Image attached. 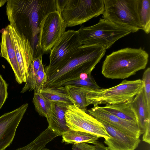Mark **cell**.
Listing matches in <instances>:
<instances>
[{"label":"cell","mask_w":150,"mask_h":150,"mask_svg":"<svg viewBox=\"0 0 150 150\" xmlns=\"http://www.w3.org/2000/svg\"><path fill=\"white\" fill-rule=\"evenodd\" d=\"M6 8L10 24L28 38L34 55L41 54L40 24L48 14L57 11L55 0H7Z\"/></svg>","instance_id":"obj_1"},{"label":"cell","mask_w":150,"mask_h":150,"mask_svg":"<svg viewBox=\"0 0 150 150\" xmlns=\"http://www.w3.org/2000/svg\"><path fill=\"white\" fill-rule=\"evenodd\" d=\"M105 52L106 50L100 45H82L64 66L46 75L43 88L64 86L68 82L79 79L82 73L91 75Z\"/></svg>","instance_id":"obj_2"},{"label":"cell","mask_w":150,"mask_h":150,"mask_svg":"<svg viewBox=\"0 0 150 150\" xmlns=\"http://www.w3.org/2000/svg\"><path fill=\"white\" fill-rule=\"evenodd\" d=\"M149 54L141 47H127L107 55L103 62L101 73L105 77L123 79L146 68Z\"/></svg>","instance_id":"obj_3"},{"label":"cell","mask_w":150,"mask_h":150,"mask_svg":"<svg viewBox=\"0 0 150 150\" xmlns=\"http://www.w3.org/2000/svg\"><path fill=\"white\" fill-rule=\"evenodd\" d=\"M86 93L87 107L90 105H115L132 100L142 90V79L129 81L124 80L119 84L108 88L94 90L81 87Z\"/></svg>","instance_id":"obj_4"},{"label":"cell","mask_w":150,"mask_h":150,"mask_svg":"<svg viewBox=\"0 0 150 150\" xmlns=\"http://www.w3.org/2000/svg\"><path fill=\"white\" fill-rule=\"evenodd\" d=\"M103 1V18L131 33L142 30L138 13L139 0Z\"/></svg>","instance_id":"obj_5"},{"label":"cell","mask_w":150,"mask_h":150,"mask_svg":"<svg viewBox=\"0 0 150 150\" xmlns=\"http://www.w3.org/2000/svg\"><path fill=\"white\" fill-rule=\"evenodd\" d=\"M78 31L82 45H99L106 50L117 41L131 33L104 18H100L94 25L81 26Z\"/></svg>","instance_id":"obj_6"},{"label":"cell","mask_w":150,"mask_h":150,"mask_svg":"<svg viewBox=\"0 0 150 150\" xmlns=\"http://www.w3.org/2000/svg\"><path fill=\"white\" fill-rule=\"evenodd\" d=\"M103 0H67L60 13L67 27L82 24L103 13Z\"/></svg>","instance_id":"obj_7"},{"label":"cell","mask_w":150,"mask_h":150,"mask_svg":"<svg viewBox=\"0 0 150 150\" xmlns=\"http://www.w3.org/2000/svg\"><path fill=\"white\" fill-rule=\"evenodd\" d=\"M82 46L78 30L66 31L50 52L49 64L45 69L46 75L62 67Z\"/></svg>","instance_id":"obj_8"},{"label":"cell","mask_w":150,"mask_h":150,"mask_svg":"<svg viewBox=\"0 0 150 150\" xmlns=\"http://www.w3.org/2000/svg\"><path fill=\"white\" fill-rule=\"evenodd\" d=\"M65 116L70 130L90 133L105 139L111 137L101 122L75 104L67 105Z\"/></svg>","instance_id":"obj_9"},{"label":"cell","mask_w":150,"mask_h":150,"mask_svg":"<svg viewBox=\"0 0 150 150\" xmlns=\"http://www.w3.org/2000/svg\"><path fill=\"white\" fill-rule=\"evenodd\" d=\"M67 26L60 13L57 11L48 14L40 25L39 45L43 54L52 49L65 32Z\"/></svg>","instance_id":"obj_10"},{"label":"cell","mask_w":150,"mask_h":150,"mask_svg":"<svg viewBox=\"0 0 150 150\" xmlns=\"http://www.w3.org/2000/svg\"><path fill=\"white\" fill-rule=\"evenodd\" d=\"M6 28L13 44L23 82L25 83L29 68L34 59L33 49L29 40L23 34L20 33L10 24Z\"/></svg>","instance_id":"obj_11"},{"label":"cell","mask_w":150,"mask_h":150,"mask_svg":"<svg viewBox=\"0 0 150 150\" xmlns=\"http://www.w3.org/2000/svg\"><path fill=\"white\" fill-rule=\"evenodd\" d=\"M28 106V103L23 104L0 117V150H5L12 143Z\"/></svg>","instance_id":"obj_12"},{"label":"cell","mask_w":150,"mask_h":150,"mask_svg":"<svg viewBox=\"0 0 150 150\" xmlns=\"http://www.w3.org/2000/svg\"><path fill=\"white\" fill-rule=\"evenodd\" d=\"M88 113L99 121L103 122L130 136L139 138L141 134L137 124L121 119L105 111L98 105L87 110Z\"/></svg>","instance_id":"obj_13"},{"label":"cell","mask_w":150,"mask_h":150,"mask_svg":"<svg viewBox=\"0 0 150 150\" xmlns=\"http://www.w3.org/2000/svg\"><path fill=\"white\" fill-rule=\"evenodd\" d=\"M106 131L111 137L105 139L104 143L110 150H135L140 142L139 138L126 134L103 122Z\"/></svg>","instance_id":"obj_14"},{"label":"cell","mask_w":150,"mask_h":150,"mask_svg":"<svg viewBox=\"0 0 150 150\" xmlns=\"http://www.w3.org/2000/svg\"><path fill=\"white\" fill-rule=\"evenodd\" d=\"M68 104L62 102L52 101L46 117L48 127L52 131L62 136L69 130L66 125L65 114Z\"/></svg>","instance_id":"obj_15"},{"label":"cell","mask_w":150,"mask_h":150,"mask_svg":"<svg viewBox=\"0 0 150 150\" xmlns=\"http://www.w3.org/2000/svg\"><path fill=\"white\" fill-rule=\"evenodd\" d=\"M1 41L0 43L1 53L11 66L18 83L23 82L16 59L14 47L9 33L6 29L1 31Z\"/></svg>","instance_id":"obj_16"},{"label":"cell","mask_w":150,"mask_h":150,"mask_svg":"<svg viewBox=\"0 0 150 150\" xmlns=\"http://www.w3.org/2000/svg\"><path fill=\"white\" fill-rule=\"evenodd\" d=\"M132 103L137 113L138 125L142 134L144 128L150 125V110L148 107L143 88L135 96Z\"/></svg>","instance_id":"obj_17"},{"label":"cell","mask_w":150,"mask_h":150,"mask_svg":"<svg viewBox=\"0 0 150 150\" xmlns=\"http://www.w3.org/2000/svg\"><path fill=\"white\" fill-rule=\"evenodd\" d=\"M132 100L125 103L106 105L101 107L108 112L121 119L138 125L137 113L132 103Z\"/></svg>","instance_id":"obj_18"},{"label":"cell","mask_w":150,"mask_h":150,"mask_svg":"<svg viewBox=\"0 0 150 150\" xmlns=\"http://www.w3.org/2000/svg\"><path fill=\"white\" fill-rule=\"evenodd\" d=\"M62 142L66 144L86 143L94 145L99 139L98 136L80 131L69 130L62 135Z\"/></svg>","instance_id":"obj_19"},{"label":"cell","mask_w":150,"mask_h":150,"mask_svg":"<svg viewBox=\"0 0 150 150\" xmlns=\"http://www.w3.org/2000/svg\"><path fill=\"white\" fill-rule=\"evenodd\" d=\"M51 102L57 101L68 105L75 104V101L69 94L65 86L57 87H45L40 91Z\"/></svg>","instance_id":"obj_20"},{"label":"cell","mask_w":150,"mask_h":150,"mask_svg":"<svg viewBox=\"0 0 150 150\" xmlns=\"http://www.w3.org/2000/svg\"><path fill=\"white\" fill-rule=\"evenodd\" d=\"M59 136L47 127L29 144L15 150H41L48 143Z\"/></svg>","instance_id":"obj_21"},{"label":"cell","mask_w":150,"mask_h":150,"mask_svg":"<svg viewBox=\"0 0 150 150\" xmlns=\"http://www.w3.org/2000/svg\"><path fill=\"white\" fill-rule=\"evenodd\" d=\"M138 13L142 30L148 34L150 31V0H139Z\"/></svg>","instance_id":"obj_22"},{"label":"cell","mask_w":150,"mask_h":150,"mask_svg":"<svg viewBox=\"0 0 150 150\" xmlns=\"http://www.w3.org/2000/svg\"><path fill=\"white\" fill-rule=\"evenodd\" d=\"M42 54L40 55L34 59L29 68L28 75L24 86L21 91V93L34 90L35 77L39 68L42 63Z\"/></svg>","instance_id":"obj_23"},{"label":"cell","mask_w":150,"mask_h":150,"mask_svg":"<svg viewBox=\"0 0 150 150\" xmlns=\"http://www.w3.org/2000/svg\"><path fill=\"white\" fill-rule=\"evenodd\" d=\"M65 86L69 94L74 101V104L87 112L86 93L81 87L73 85H67Z\"/></svg>","instance_id":"obj_24"},{"label":"cell","mask_w":150,"mask_h":150,"mask_svg":"<svg viewBox=\"0 0 150 150\" xmlns=\"http://www.w3.org/2000/svg\"><path fill=\"white\" fill-rule=\"evenodd\" d=\"M33 102L35 110L39 115L46 118L50 108L51 102L39 92L34 93Z\"/></svg>","instance_id":"obj_25"},{"label":"cell","mask_w":150,"mask_h":150,"mask_svg":"<svg viewBox=\"0 0 150 150\" xmlns=\"http://www.w3.org/2000/svg\"><path fill=\"white\" fill-rule=\"evenodd\" d=\"M67 85H73L79 87H84L96 90L100 88L91 75L86 79H79L65 83L64 86Z\"/></svg>","instance_id":"obj_26"},{"label":"cell","mask_w":150,"mask_h":150,"mask_svg":"<svg viewBox=\"0 0 150 150\" xmlns=\"http://www.w3.org/2000/svg\"><path fill=\"white\" fill-rule=\"evenodd\" d=\"M46 79V75L44 65L42 63L39 68L35 77L34 90V93L40 92L42 90Z\"/></svg>","instance_id":"obj_27"},{"label":"cell","mask_w":150,"mask_h":150,"mask_svg":"<svg viewBox=\"0 0 150 150\" xmlns=\"http://www.w3.org/2000/svg\"><path fill=\"white\" fill-rule=\"evenodd\" d=\"M142 80L143 90L148 108L150 110V68L148 67L143 73Z\"/></svg>","instance_id":"obj_28"},{"label":"cell","mask_w":150,"mask_h":150,"mask_svg":"<svg viewBox=\"0 0 150 150\" xmlns=\"http://www.w3.org/2000/svg\"><path fill=\"white\" fill-rule=\"evenodd\" d=\"M8 86L7 83L0 74V109L8 97Z\"/></svg>","instance_id":"obj_29"},{"label":"cell","mask_w":150,"mask_h":150,"mask_svg":"<svg viewBox=\"0 0 150 150\" xmlns=\"http://www.w3.org/2000/svg\"><path fill=\"white\" fill-rule=\"evenodd\" d=\"M94 150H110L101 142L97 141L94 144Z\"/></svg>","instance_id":"obj_30"},{"label":"cell","mask_w":150,"mask_h":150,"mask_svg":"<svg viewBox=\"0 0 150 150\" xmlns=\"http://www.w3.org/2000/svg\"><path fill=\"white\" fill-rule=\"evenodd\" d=\"M72 149V150H82L77 146L74 144H73Z\"/></svg>","instance_id":"obj_31"},{"label":"cell","mask_w":150,"mask_h":150,"mask_svg":"<svg viewBox=\"0 0 150 150\" xmlns=\"http://www.w3.org/2000/svg\"><path fill=\"white\" fill-rule=\"evenodd\" d=\"M7 0H0V7L3 6Z\"/></svg>","instance_id":"obj_32"},{"label":"cell","mask_w":150,"mask_h":150,"mask_svg":"<svg viewBox=\"0 0 150 150\" xmlns=\"http://www.w3.org/2000/svg\"><path fill=\"white\" fill-rule=\"evenodd\" d=\"M41 150H50L49 149L47 148H44L42 149Z\"/></svg>","instance_id":"obj_33"},{"label":"cell","mask_w":150,"mask_h":150,"mask_svg":"<svg viewBox=\"0 0 150 150\" xmlns=\"http://www.w3.org/2000/svg\"><path fill=\"white\" fill-rule=\"evenodd\" d=\"M0 56L2 57V55L1 52H0Z\"/></svg>","instance_id":"obj_34"}]
</instances>
